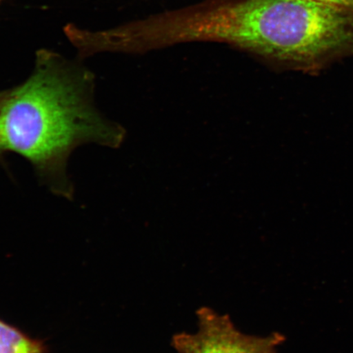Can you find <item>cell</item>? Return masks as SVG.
I'll list each match as a JSON object with an SVG mask.
<instances>
[{
  "label": "cell",
  "instance_id": "cell-1",
  "mask_svg": "<svg viewBox=\"0 0 353 353\" xmlns=\"http://www.w3.org/2000/svg\"><path fill=\"white\" fill-rule=\"evenodd\" d=\"M94 77L57 52H37L21 85L0 91V159L17 153L32 165L39 181L57 196L72 199L68 159L79 145L117 148L125 130L94 103Z\"/></svg>",
  "mask_w": 353,
  "mask_h": 353
},
{
  "label": "cell",
  "instance_id": "cell-2",
  "mask_svg": "<svg viewBox=\"0 0 353 353\" xmlns=\"http://www.w3.org/2000/svg\"><path fill=\"white\" fill-rule=\"evenodd\" d=\"M196 333L176 334L171 345L178 353H277L285 341L283 334L272 333L259 337L241 332L230 316L207 307L196 312Z\"/></svg>",
  "mask_w": 353,
  "mask_h": 353
},
{
  "label": "cell",
  "instance_id": "cell-3",
  "mask_svg": "<svg viewBox=\"0 0 353 353\" xmlns=\"http://www.w3.org/2000/svg\"><path fill=\"white\" fill-rule=\"evenodd\" d=\"M41 339H33L16 326L0 319V353H47Z\"/></svg>",
  "mask_w": 353,
  "mask_h": 353
},
{
  "label": "cell",
  "instance_id": "cell-4",
  "mask_svg": "<svg viewBox=\"0 0 353 353\" xmlns=\"http://www.w3.org/2000/svg\"><path fill=\"white\" fill-rule=\"evenodd\" d=\"M317 1L353 10V0H317Z\"/></svg>",
  "mask_w": 353,
  "mask_h": 353
}]
</instances>
